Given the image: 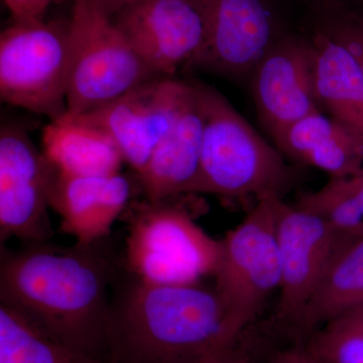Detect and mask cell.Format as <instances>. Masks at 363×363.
<instances>
[{"instance_id": "obj_1", "label": "cell", "mask_w": 363, "mask_h": 363, "mask_svg": "<svg viewBox=\"0 0 363 363\" xmlns=\"http://www.w3.org/2000/svg\"><path fill=\"white\" fill-rule=\"evenodd\" d=\"M104 240L59 247L1 245L0 304L81 354L107 363V324L118 264Z\"/></svg>"}, {"instance_id": "obj_2", "label": "cell", "mask_w": 363, "mask_h": 363, "mask_svg": "<svg viewBox=\"0 0 363 363\" xmlns=\"http://www.w3.org/2000/svg\"><path fill=\"white\" fill-rule=\"evenodd\" d=\"M126 274L112 290L107 363H194L233 350L240 335L214 286L160 285Z\"/></svg>"}, {"instance_id": "obj_3", "label": "cell", "mask_w": 363, "mask_h": 363, "mask_svg": "<svg viewBox=\"0 0 363 363\" xmlns=\"http://www.w3.org/2000/svg\"><path fill=\"white\" fill-rule=\"evenodd\" d=\"M204 128L199 175L193 194L223 199H281L298 180L297 168L238 113L219 91L193 80Z\"/></svg>"}, {"instance_id": "obj_4", "label": "cell", "mask_w": 363, "mask_h": 363, "mask_svg": "<svg viewBox=\"0 0 363 363\" xmlns=\"http://www.w3.org/2000/svg\"><path fill=\"white\" fill-rule=\"evenodd\" d=\"M176 198V197H175ZM171 199L130 203L124 269L160 285H191L213 277L220 241Z\"/></svg>"}, {"instance_id": "obj_5", "label": "cell", "mask_w": 363, "mask_h": 363, "mask_svg": "<svg viewBox=\"0 0 363 363\" xmlns=\"http://www.w3.org/2000/svg\"><path fill=\"white\" fill-rule=\"evenodd\" d=\"M71 20L13 21L0 35L2 104L58 121L68 113Z\"/></svg>"}, {"instance_id": "obj_6", "label": "cell", "mask_w": 363, "mask_h": 363, "mask_svg": "<svg viewBox=\"0 0 363 363\" xmlns=\"http://www.w3.org/2000/svg\"><path fill=\"white\" fill-rule=\"evenodd\" d=\"M70 20L68 113H87L147 81L162 78L138 56L111 18L87 0H74Z\"/></svg>"}, {"instance_id": "obj_7", "label": "cell", "mask_w": 363, "mask_h": 363, "mask_svg": "<svg viewBox=\"0 0 363 363\" xmlns=\"http://www.w3.org/2000/svg\"><path fill=\"white\" fill-rule=\"evenodd\" d=\"M259 200L220 241L214 289L240 335L281 286L277 203Z\"/></svg>"}, {"instance_id": "obj_8", "label": "cell", "mask_w": 363, "mask_h": 363, "mask_svg": "<svg viewBox=\"0 0 363 363\" xmlns=\"http://www.w3.org/2000/svg\"><path fill=\"white\" fill-rule=\"evenodd\" d=\"M57 169L25 130L2 123L0 130V242L18 238L48 242L54 235L50 198Z\"/></svg>"}, {"instance_id": "obj_9", "label": "cell", "mask_w": 363, "mask_h": 363, "mask_svg": "<svg viewBox=\"0 0 363 363\" xmlns=\"http://www.w3.org/2000/svg\"><path fill=\"white\" fill-rule=\"evenodd\" d=\"M111 20L162 77L190 70L206 43L204 14L196 0H131Z\"/></svg>"}, {"instance_id": "obj_10", "label": "cell", "mask_w": 363, "mask_h": 363, "mask_svg": "<svg viewBox=\"0 0 363 363\" xmlns=\"http://www.w3.org/2000/svg\"><path fill=\"white\" fill-rule=\"evenodd\" d=\"M189 90V80L157 78L111 104L75 116L111 136L125 164L138 176L175 123Z\"/></svg>"}, {"instance_id": "obj_11", "label": "cell", "mask_w": 363, "mask_h": 363, "mask_svg": "<svg viewBox=\"0 0 363 363\" xmlns=\"http://www.w3.org/2000/svg\"><path fill=\"white\" fill-rule=\"evenodd\" d=\"M277 238L281 264L277 319L291 332L336 253L350 241L320 217L284 200L277 203Z\"/></svg>"}, {"instance_id": "obj_12", "label": "cell", "mask_w": 363, "mask_h": 363, "mask_svg": "<svg viewBox=\"0 0 363 363\" xmlns=\"http://www.w3.org/2000/svg\"><path fill=\"white\" fill-rule=\"evenodd\" d=\"M206 23V43L190 70L250 80L277 42L274 21L264 0H196Z\"/></svg>"}, {"instance_id": "obj_13", "label": "cell", "mask_w": 363, "mask_h": 363, "mask_svg": "<svg viewBox=\"0 0 363 363\" xmlns=\"http://www.w3.org/2000/svg\"><path fill=\"white\" fill-rule=\"evenodd\" d=\"M250 82L260 123L271 138L320 111L311 40L279 38L253 71Z\"/></svg>"}, {"instance_id": "obj_14", "label": "cell", "mask_w": 363, "mask_h": 363, "mask_svg": "<svg viewBox=\"0 0 363 363\" xmlns=\"http://www.w3.org/2000/svg\"><path fill=\"white\" fill-rule=\"evenodd\" d=\"M133 182L118 173L104 177H74L57 171L51 208L61 217L63 233L78 245H92L111 234L133 195Z\"/></svg>"}, {"instance_id": "obj_15", "label": "cell", "mask_w": 363, "mask_h": 363, "mask_svg": "<svg viewBox=\"0 0 363 363\" xmlns=\"http://www.w3.org/2000/svg\"><path fill=\"white\" fill-rule=\"evenodd\" d=\"M190 90L180 113L159 143L143 173L136 176L145 199L162 201L193 194L201 160L204 117L199 93Z\"/></svg>"}, {"instance_id": "obj_16", "label": "cell", "mask_w": 363, "mask_h": 363, "mask_svg": "<svg viewBox=\"0 0 363 363\" xmlns=\"http://www.w3.org/2000/svg\"><path fill=\"white\" fill-rule=\"evenodd\" d=\"M274 147L293 164L312 167L329 177L350 176L363 168V140L317 111L272 136Z\"/></svg>"}, {"instance_id": "obj_17", "label": "cell", "mask_w": 363, "mask_h": 363, "mask_svg": "<svg viewBox=\"0 0 363 363\" xmlns=\"http://www.w3.org/2000/svg\"><path fill=\"white\" fill-rule=\"evenodd\" d=\"M315 94L320 111L363 140V73L357 58L322 28L313 35Z\"/></svg>"}, {"instance_id": "obj_18", "label": "cell", "mask_w": 363, "mask_h": 363, "mask_svg": "<svg viewBox=\"0 0 363 363\" xmlns=\"http://www.w3.org/2000/svg\"><path fill=\"white\" fill-rule=\"evenodd\" d=\"M43 147L54 168L67 176L116 175L125 164L111 136L69 113L45 126Z\"/></svg>"}, {"instance_id": "obj_19", "label": "cell", "mask_w": 363, "mask_h": 363, "mask_svg": "<svg viewBox=\"0 0 363 363\" xmlns=\"http://www.w3.org/2000/svg\"><path fill=\"white\" fill-rule=\"evenodd\" d=\"M363 307V235L336 253L291 331L298 342L344 313Z\"/></svg>"}, {"instance_id": "obj_20", "label": "cell", "mask_w": 363, "mask_h": 363, "mask_svg": "<svg viewBox=\"0 0 363 363\" xmlns=\"http://www.w3.org/2000/svg\"><path fill=\"white\" fill-rule=\"evenodd\" d=\"M0 363H104L43 333L11 308L0 304Z\"/></svg>"}, {"instance_id": "obj_21", "label": "cell", "mask_w": 363, "mask_h": 363, "mask_svg": "<svg viewBox=\"0 0 363 363\" xmlns=\"http://www.w3.org/2000/svg\"><path fill=\"white\" fill-rule=\"evenodd\" d=\"M295 206L320 217L343 240L363 235V213L347 176L330 177L319 190L302 193Z\"/></svg>"}, {"instance_id": "obj_22", "label": "cell", "mask_w": 363, "mask_h": 363, "mask_svg": "<svg viewBox=\"0 0 363 363\" xmlns=\"http://www.w3.org/2000/svg\"><path fill=\"white\" fill-rule=\"evenodd\" d=\"M304 346L320 363H363V307L323 325Z\"/></svg>"}, {"instance_id": "obj_23", "label": "cell", "mask_w": 363, "mask_h": 363, "mask_svg": "<svg viewBox=\"0 0 363 363\" xmlns=\"http://www.w3.org/2000/svg\"><path fill=\"white\" fill-rule=\"evenodd\" d=\"M13 21L44 20L49 7L58 0H4Z\"/></svg>"}, {"instance_id": "obj_24", "label": "cell", "mask_w": 363, "mask_h": 363, "mask_svg": "<svg viewBox=\"0 0 363 363\" xmlns=\"http://www.w3.org/2000/svg\"><path fill=\"white\" fill-rule=\"evenodd\" d=\"M272 363H320L311 353L306 350L304 345L296 346L279 352Z\"/></svg>"}, {"instance_id": "obj_25", "label": "cell", "mask_w": 363, "mask_h": 363, "mask_svg": "<svg viewBox=\"0 0 363 363\" xmlns=\"http://www.w3.org/2000/svg\"><path fill=\"white\" fill-rule=\"evenodd\" d=\"M87 1L98 11L111 18L117 11L130 4L131 0H87Z\"/></svg>"}, {"instance_id": "obj_26", "label": "cell", "mask_w": 363, "mask_h": 363, "mask_svg": "<svg viewBox=\"0 0 363 363\" xmlns=\"http://www.w3.org/2000/svg\"><path fill=\"white\" fill-rule=\"evenodd\" d=\"M347 177L355 201L363 213V168Z\"/></svg>"}, {"instance_id": "obj_27", "label": "cell", "mask_w": 363, "mask_h": 363, "mask_svg": "<svg viewBox=\"0 0 363 363\" xmlns=\"http://www.w3.org/2000/svg\"><path fill=\"white\" fill-rule=\"evenodd\" d=\"M194 363H236V362L233 359V357H231V352H228L225 353V354L204 358V359L199 360V362Z\"/></svg>"}, {"instance_id": "obj_28", "label": "cell", "mask_w": 363, "mask_h": 363, "mask_svg": "<svg viewBox=\"0 0 363 363\" xmlns=\"http://www.w3.org/2000/svg\"><path fill=\"white\" fill-rule=\"evenodd\" d=\"M354 7L357 11H359L360 13L363 14V0H357V4L354 6H351Z\"/></svg>"}]
</instances>
